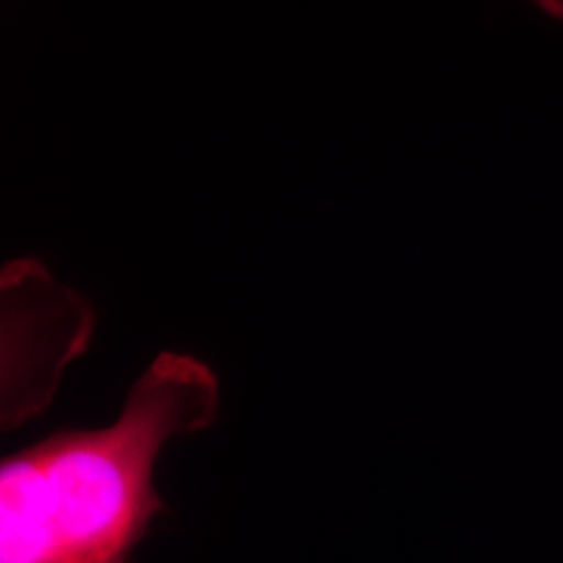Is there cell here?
Instances as JSON below:
<instances>
[{"instance_id":"1","label":"cell","mask_w":563,"mask_h":563,"mask_svg":"<svg viewBox=\"0 0 563 563\" xmlns=\"http://www.w3.org/2000/svg\"><path fill=\"white\" fill-rule=\"evenodd\" d=\"M220 384L190 355L162 353L118 422L59 430L0 465V563H128L163 501V444L218 418Z\"/></svg>"}]
</instances>
